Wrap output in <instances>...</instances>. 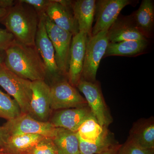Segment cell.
<instances>
[{"label":"cell","mask_w":154,"mask_h":154,"mask_svg":"<svg viewBox=\"0 0 154 154\" xmlns=\"http://www.w3.org/2000/svg\"><path fill=\"white\" fill-rule=\"evenodd\" d=\"M44 14H39V22L36 31L35 45L45 66L46 76H49L54 82L61 79L60 73L56 63L54 48L48 37L45 23Z\"/></svg>","instance_id":"9"},{"label":"cell","mask_w":154,"mask_h":154,"mask_svg":"<svg viewBox=\"0 0 154 154\" xmlns=\"http://www.w3.org/2000/svg\"><path fill=\"white\" fill-rule=\"evenodd\" d=\"M118 154H154V149L143 148L128 137L123 144L121 145Z\"/></svg>","instance_id":"26"},{"label":"cell","mask_w":154,"mask_h":154,"mask_svg":"<svg viewBox=\"0 0 154 154\" xmlns=\"http://www.w3.org/2000/svg\"><path fill=\"white\" fill-rule=\"evenodd\" d=\"M5 51L4 64L9 70L31 82L45 79L46 69L35 45H26L14 39Z\"/></svg>","instance_id":"1"},{"label":"cell","mask_w":154,"mask_h":154,"mask_svg":"<svg viewBox=\"0 0 154 154\" xmlns=\"http://www.w3.org/2000/svg\"><path fill=\"white\" fill-rule=\"evenodd\" d=\"M79 138L80 154H96L109 149L119 144L114 136L105 127L97 140L93 143L87 142Z\"/></svg>","instance_id":"20"},{"label":"cell","mask_w":154,"mask_h":154,"mask_svg":"<svg viewBox=\"0 0 154 154\" xmlns=\"http://www.w3.org/2000/svg\"><path fill=\"white\" fill-rule=\"evenodd\" d=\"M8 10L0 7V20L3 19L8 13Z\"/></svg>","instance_id":"32"},{"label":"cell","mask_w":154,"mask_h":154,"mask_svg":"<svg viewBox=\"0 0 154 154\" xmlns=\"http://www.w3.org/2000/svg\"><path fill=\"white\" fill-rule=\"evenodd\" d=\"M110 43L146 39L135 24L128 20H116L107 31Z\"/></svg>","instance_id":"16"},{"label":"cell","mask_w":154,"mask_h":154,"mask_svg":"<svg viewBox=\"0 0 154 154\" xmlns=\"http://www.w3.org/2000/svg\"><path fill=\"white\" fill-rule=\"evenodd\" d=\"M153 119L139 120L133 125L129 138L143 148L154 149Z\"/></svg>","instance_id":"17"},{"label":"cell","mask_w":154,"mask_h":154,"mask_svg":"<svg viewBox=\"0 0 154 154\" xmlns=\"http://www.w3.org/2000/svg\"><path fill=\"white\" fill-rule=\"evenodd\" d=\"M146 39L109 42L104 57L110 56H133L142 52L147 46Z\"/></svg>","instance_id":"21"},{"label":"cell","mask_w":154,"mask_h":154,"mask_svg":"<svg viewBox=\"0 0 154 154\" xmlns=\"http://www.w3.org/2000/svg\"><path fill=\"white\" fill-rule=\"evenodd\" d=\"M120 146H121V144H119L109 149L96 154H118Z\"/></svg>","instance_id":"31"},{"label":"cell","mask_w":154,"mask_h":154,"mask_svg":"<svg viewBox=\"0 0 154 154\" xmlns=\"http://www.w3.org/2000/svg\"><path fill=\"white\" fill-rule=\"evenodd\" d=\"M0 154H10L4 152H2V151L0 150Z\"/></svg>","instance_id":"34"},{"label":"cell","mask_w":154,"mask_h":154,"mask_svg":"<svg viewBox=\"0 0 154 154\" xmlns=\"http://www.w3.org/2000/svg\"><path fill=\"white\" fill-rule=\"evenodd\" d=\"M44 17L46 31L54 48L56 63L61 75L67 77L72 34L57 26L45 13Z\"/></svg>","instance_id":"5"},{"label":"cell","mask_w":154,"mask_h":154,"mask_svg":"<svg viewBox=\"0 0 154 154\" xmlns=\"http://www.w3.org/2000/svg\"><path fill=\"white\" fill-rule=\"evenodd\" d=\"M20 3H24L33 7L38 15L45 13L48 6L51 2V0H20Z\"/></svg>","instance_id":"27"},{"label":"cell","mask_w":154,"mask_h":154,"mask_svg":"<svg viewBox=\"0 0 154 154\" xmlns=\"http://www.w3.org/2000/svg\"><path fill=\"white\" fill-rule=\"evenodd\" d=\"M16 2L13 0H0V7L8 10L14 7Z\"/></svg>","instance_id":"29"},{"label":"cell","mask_w":154,"mask_h":154,"mask_svg":"<svg viewBox=\"0 0 154 154\" xmlns=\"http://www.w3.org/2000/svg\"><path fill=\"white\" fill-rule=\"evenodd\" d=\"M31 82L12 72L5 66H0V86L13 96L19 105L22 113L29 112L32 91Z\"/></svg>","instance_id":"4"},{"label":"cell","mask_w":154,"mask_h":154,"mask_svg":"<svg viewBox=\"0 0 154 154\" xmlns=\"http://www.w3.org/2000/svg\"><path fill=\"white\" fill-rule=\"evenodd\" d=\"M45 137L38 134L8 136L0 150L10 154H24Z\"/></svg>","instance_id":"18"},{"label":"cell","mask_w":154,"mask_h":154,"mask_svg":"<svg viewBox=\"0 0 154 154\" xmlns=\"http://www.w3.org/2000/svg\"><path fill=\"white\" fill-rule=\"evenodd\" d=\"M32 97L28 114L38 121L48 122L50 115V86L45 80L31 82Z\"/></svg>","instance_id":"11"},{"label":"cell","mask_w":154,"mask_h":154,"mask_svg":"<svg viewBox=\"0 0 154 154\" xmlns=\"http://www.w3.org/2000/svg\"><path fill=\"white\" fill-rule=\"evenodd\" d=\"M108 30L88 36L81 79L94 82L100 62L109 44Z\"/></svg>","instance_id":"3"},{"label":"cell","mask_w":154,"mask_h":154,"mask_svg":"<svg viewBox=\"0 0 154 154\" xmlns=\"http://www.w3.org/2000/svg\"><path fill=\"white\" fill-rule=\"evenodd\" d=\"M14 39L13 34L7 29L0 28V50H5Z\"/></svg>","instance_id":"28"},{"label":"cell","mask_w":154,"mask_h":154,"mask_svg":"<svg viewBox=\"0 0 154 154\" xmlns=\"http://www.w3.org/2000/svg\"><path fill=\"white\" fill-rule=\"evenodd\" d=\"M87 101L76 88L63 79L50 86L51 109L54 110L84 107Z\"/></svg>","instance_id":"7"},{"label":"cell","mask_w":154,"mask_h":154,"mask_svg":"<svg viewBox=\"0 0 154 154\" xmlns=\"http://www.w3.org/2000/svg\"><path fill=\"white\" fill-rule=\"evenodd\" d=\"M3 57L2 56L0 55V66L3 63Z\"/></svg>","instance_id":"33"},{"label":"cell","mask_w":154,"mask_h":154,"mask_svg":"<svg viewBox=\"0 0 154 154\" xmlns=\"http://www.w3.org/2000/svg\"><path fill=\"white\" fill-rule=\"evenodd\" d=\"M70 8L62 5L56 0H51L45 14L57 26L69 31L73 36L79 33V26Z\"/></svg>","instance_id":"14"},{"label":"cell","mask_w":154,"mask_h":154,"mask_svg":"<svg viewBox=\"0 0 154 154\" xmlns=\"http://www.w3.org/2000/svg\"><path fill=\"white\" fill-rule=\"evenodd\" d=\"M135 25L144 36L151 31L153 26L154 6L151 0H143L134 16Z\"/></svg>","instance_id":"22"},{"label":"cell","mask_w":154,"mask_h":154,"mask_svg":"<svg viewBox=\"0 0 154 154\" xmlns=\"http://www.w3.org/2000/svg\"><path fill=\"white\" fill-rule=\"evenodd\" d=\"M8 137V135L5 130L2 126H0V148L4 145Z\"/></svg>","instance_id":"30"},{"label":"cell","mask_w":154,"mask_h":154,"mask_svg":"<svg viewBox=\"0 0 154 154\" xmlns=\"http://www.w3.org/2000/svg\"><path fill=\"white\" fill-rule=\"evenodd\" d=\"M1 20L15 40L26 45H35L39 16L31 6L17 1Z\"/></svg>","instance_id":"2"},{"label":"cell","mask_w":154,"mask_h":154,"mask_svg":"<svg viewBox=\"0 0 154 154\" xmlns=\"http://www.w3.org/2000/svg\"><path fill=\"white\" fill-rule=\"evenodd\" d=\"M2 126L8 136L38 134L53 138L57 130V128L50 122L38 121L27 113H22L17 118L8 120Z\"/></svg>","instance_id":"8"},{"label":"cell","mask_w":154,"mask_h":154,"mask_svg":"<svg viewBox=\"0 0 154 154\" xmlns=\"http://www.w3.org/2000/svg\"><path fill=\"white\" fill-rule=\"evenodd\" d=\"M95 0H78L72 2V9L79 31L91 36L92 25L95 16Z\"/></svg>","instance_id":"15"},{"label":"cell","mask_w":154,"mask_h":154,"mask_svg":"<svg viewBox=\"0 0 154 154\" xmlns=\"http://www.w3.org/2000/svg\"><path fill=\"white\" fill-rule=\"evenodd\" d=\"M52 139L58 154H80L77 132L57 128Z\"/></svg>","instance_id":"19"},{"label":"cell","mask_w":154,"mask_h":154,"mask_svg":"<svg viewBox=\"0 0 154 154\" xmlns=\"http://www.w3.org/2000/svg\"><path fill=\"white\" fill-rule=\"evenodd\" d=\"M105 128L101 126L95 117L92 116L83 122L77 133L82 140L93 143L99 139Z\"/></svg>","instance_id":"23"},{"label":"cell","mask_w":154,"mask_h":154,"mask_svg":"<svg viewBox=\"0 0 154 154\" xmlns=\"http://www.w3.org/2000/svg\"><path fill=\"white\" fill-rule=\"evenodd\" d=\"M88 38V34L83 31H79L72 38L67 77L69 82L75 88L81 80Z\"/></svg>","instance_id":"12"},{"label":"cell","mask_w":154,"mask_h":154,"mask_svg":"<svg viewBox=\"0 0 154 154\" xmlns=\"http://www.w3.org/2000/svg\"><path fill=\"white\" fill-rule=\"evenodd\" d=\"M131 1L128 0H99L96 1V23L92 28L91 35L103 30H108L117 19L120 11Z\"/></svg>","instance_id":"10"},{"label":"cell","mask_w":154,"mask_h":154,"mask_svg":"<svg viewBox=\"0 0 154 154\" xmlns=\"http://www.w3.org/2000/svg\"><path fill=\"white\" fill-rule=\"evenodd\" d=\"M76 88L84 96L93 116L102 127L108 128L113 122L102 94L100 85L81 79Z\"/></svg>","instance_id":"6"},{"label":"cell","mask_w":154,"mask_h":154,"mask_svg":"<svg viewBox=\"0 0 154 154\" xmlns=\"http://www.w3.org/2000/svg\"><path fill=\"white\" fill-rule=\"evenodd\" d=\"M24 154H58L52 138L45 137Z\"/></svg>","instance_id":"25"},{"label":"cell","mask_w":154,"mask_h":154,"mask_svg":"<svg viewBox=\"0 0 154 154\" xmlns=\"http://www.w3.org/2000/svg\"><path fill=\"white\" fill-rule=\"evenodd\" d=\"M22 114L17 102L0 90V118L8 121L17 118Z\"/></svg>","instance_id":"24"},{"label":"cell","mask_w":154,"mask_h":154,"mask_svg":"<svg viewBox=\"0 0 154 154\" xmlns=\"http://www.w3.org/2000/svg\"><path fill=\"white\" fill-rule=\"evenodd\" d=\"M94 116L88 105L56 110L49 121L56 128L77 132L85 120Z\"/></svg>","instance_id":"13"}]
</instances>
